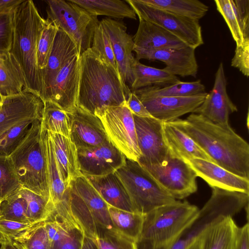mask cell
<instances>
[{"mask_svg":"<svg viewBox=\"0 0 249 249\" xmlns=\"http://www.w3.org/2000/svg\"><path fill=\"white\" fill-rule=\"evenodd\" d=\"M132 91L152 86L165 87L180 81L178 77L162 69L149 67L136 61L132 68Z\"/></svg>","mask_w":249,"mask_h":249,"instance_id":"obj_32","label":"cell"},{"mask_svg":"<svg viewBox=\"0 0 249 249\" xmlns=\"http://www.w3.org/2000/svg\"><path fill=\"white\" fill-rule=\"evenodd\" d=\"M9 156H0V201L7 199L21 188Z\"/></svg>","mask_w":249,"mask_h":249,"instance_id":"obj_39","label":"cell"},{"mask_svg":"<svg viewBox=\"0 0 249 249\" xmlns=\"http://www.w3.org/2000/svg\"><path fill=\"white\" fill-rule=\"evenodd\" d=\"M19 192L27 204V216L30 223L47 220L54 211L51 199L21 187Z\"/></svg>","mask_w":249,"mask_h":249,"instance_id":"obj_38","label":"cell"},{"mask_svg":"<svg viewBox=\"0 0 249 249\" xmlns=\"http://www.w3.org/2000/svg\"><path fill=\"white\" fill-rule=\"evenodd\" d=\"M35 120H28L19 122L8 128L0 136V156L10 155L26 136L32 123Z\"/></svg>","mask_w":249,"mask_h":249,"instance_id":"obj_41","label":"cell"},{"mask_svg":"<svg viewBox=\"0 0 249 249\" xmlns=\"http://www.w3.org/2000/svg\"><path fill=\"white\" fill-rule=\"evenodd\" d=\"M13 10L0 12V54L10 51L13 34Z\"/></svg>","mask_w":249,"mask_h":249,"instance_id":"obj_46","label":"cell"},{"mask_svg":"<svg viewBox=\"0 0 249 249\" xmlns=\"http://www.w3.org/2000/svg\"><path fill=\"white\" fill-rule=\"evenodd\" d=\"M72 184L98 230H114L110 220L107 204L85 177L80 175L72 182Z\"/></svg>","mask_w":249,"mask_h":249,"instance_id":"obj_23","label":"cell"},{"mask_svg":"<svg viewBox=\"0 0 249 249\" xmlns=\"http://www.w3.org/2000/svg\"><path fill=\"white\" fill-rule=\"evenodd\" d=\"M125 156L109 141L100 145L77 149L79 169L83 176H102L114 173Z\"/></svg>","mask_w":249,"mask_h":249,"instance_id":"obj_13","label":"cell"},{"mask_svg":"<svg viewBox=\"0 0 249 249\" xmlns=\"http://www.w3.org/2000/svg\"><path fill=\"white\" fill-rule=\"evenodd\" d=\"M3 97L0 95V103L2 102L3 100Z\"/></svg>","mask_w":249,"mask_h":249,"instance_id":"obj_55","label":"cell"},{"mask_svg":"<svg viewBox=\"0 0 249 249\" xmlns=\"http://www.w3.org/2000/svg\"><path fill=\"white\" fill-rule=\"evenodd\" d=\"M163 134L165 143L173 156L184 160L201 159L213 162L193 139L176 126L163 122Z\"/></svg>","mask_w":249,"mask_h":249,"instance_id":"obj_28","label":"cell"},{"mask_svg":"<svg viewBox=\"0 0 249 249\" xmlns=\"http://www.w3.org/2000/svg\"><path fill=\"white\" fill-rule=\"evenodd\" d=\"M207 94L187 97H137L154 118L164 123L193 113L203 103Z\"/></svg>","mask_w":249,"mask_h":249,"instance_id":"obj_18","label":"cell"},{"mask_svg":"<svg viewBox=\"0 0 249 249\" xmlns=\"http://www.w3.org/2000/svg\"><path fill=\"white\" fill-rule=\"evenodd\" d=\"M137 96L187 97L206 92L205 87L200 80L193 82L179 81L177 83L161 88L152 86L133 91Z\"/></svg>","mask_w":249,"mask_h":249,"instance_id":"obj_35","label":"cell"},{"mask_svg":"<svg viewBox=\"0 0 249 249\" xmlns=\"http://www.w3.org/2000/svg\"><path fill=\"white\" fill-rule=\"evenodd\" d=\"M46 152L50 199L54 207L63 201L69 190L62 181L57 165L52 140L48 132L41 129Z\"/></svg>","mask_w":249,"mask_h":249,"instance_id":"obj_33","label":"cell"},{"mask_svg":"<svg viewBox=\"0 0 249 249\" xmlns=\"http://www.w3.org/2000/svg\"><path fill=\"white\" fill-rule=\"evenodd\" d=\"M211 187L249 194V179L236 175L214 162L201 159L184 160Z\"/></svg>","mask_w":249,"mask_h":249,"instance_id":"obj_20","label":"cell"},{"mask_svg":"<svg viewBox=\"0 0 249 249\" xmlns=\"http://www.w3.org/2000/svg\"><path fill=\"white\" fill-rule=\"evenodd\" d=\"M181 240H182V239H181ZM182 241H183V240H182ZM183 242H184V241H183ZM184 243H185V242H184ZM185 244H186V243H185ZM186 245H187V244H186Z\"/></svg>","mask_w":249,"mask_h":249,"instance_id":"obj_56","label":"cell"},{"mask_svg":"<svg viewBox=\"0 0 249 249\" xmlns=\"http://www.w3.org/2000/svg\"><path fill=\"white\" fill-rule=\"evenodd\" d=\"M138 16L169 31L194 49L204 43L199 20L177 15L163 9L147 4L142 0H127Z\"/></svg>","mask_w":249,"mask_h":249,"instance_id":"obj_8","label":"cell"},{"mask_svg":"<svg viewBox=\"0 0 249 249\" xmlns=\"http://www.w3.org/2000/svg\"><path fill=\"white\" fill-rule=\"evenodd\" d=\"M84 176L107 205L135 212L124 184L115 172L102 176Z\"/></svg>","mask_w":249,"mask_h":249,"instance_id":"obj_26","label":"cell"},{"mask_svg":"<svg viewBox=\"0 0 249 249\" xmlns=\"http://www.w3.org/2000/svg\"><path fill=\"white\" fill-rule=\"evenodd\" d=\"M47 20L39 14L34 2L22 0L13 10V34L10 53L19 64L27 88L44 93L41 71L38 67L36 50Z\"/></svg>","mask_w":249,"mask_h":249,"instance_id":"obj_3","label":"cell"},{"mask_svg":"<svg viewBox=\"0 0 249 249\" xmlns=\"http://www.w3.org/2000/svg\"><path fill=\"white\" fill-rule=\"evenodd\" d=\"M80 56L71 58L60 70L47 101H50L66 112L77 107L80 80Z\"/></svg>","mask_w":249,"mask_h":249,"instance_id":"obj_19","label":"cell"},{"mask_svg":"<svg viewBox=\"0 0 249 249\" xmlns=\"http://www.w3.org/2000/svg\"><path fill=\"white\" fill-rule=\"evenodd\" d=\"M133 41L134 47L149 50L180 48L187 46L164 28L143 19H139Z\"/></svg>","mask_w":249,"mask_h":249,"instance_id":"obj_25","label":"cell"},{"mask_svg":"<svg viewBox=\"0 0 249 249\" xmlns=\"http://www.w3.org/2000/svg\"><path fill=\"white\" fill-rule=\"evenodd\" d=\"M1 203L0 201V204Z\"/></svg>","mask_w":249,"mask_h":249,"instance_id":"obj_57","label":"cell"},{"mask_svg":"<svg viewBox=\"0 0 249 249\" xmlns=\"http://www.w3.org/2000/svg\"><path fill=\"white\" fill-rule=\"evenodd\" d=\"M141 165L175 199H184L197 190V176L195 171L183 159L173 156L170 152L163 164Z\"/></svg>","mask_w":249,"mask_h":249,"instance_id":"obj_10","label":"cell"},{"mask_svg":"<svg viewBox=\"0 0 249 249\" xmlns=\"http://www.w3.org/2000/svg\"><path fill=\"white\" fill-rule=\"evenodd\" d=\"M46 2L47 19L71 38L79 55L91 48L94 31L99 23L97 17L70 0Z\"/></svg>","mask_w":249,"mask_h":249,"instance_id":"obj_7","label":"cell"},{"mask_svg":"<svg viewBox=\"0 0 249 249\" xmlns=\"http://www.w3.org/2000/svg\"><path fill=\"white\" fill-rule=\"evenodd\" d=\"M193 139L213 162L249 179V144L230 125L215 124L203 116L192 113L185 120L167 122Z\"/></svg>","mask_w":249,"mask_h":249,"instance_id":"obj_1","label":"cell"},{"mask_svg":"<svg viewBox=\"0 0 249 249\" xmlns=\"http://www.w3.org/2000/svg\"><path fill=\"white\" fill-rule=\"evenodd\" d=\"M202 233L197 237L187 249H202L203 245V236Z\"/></svg>","mask_w":249,"mask_h":249,"instance_id":"obj_54","label":"cell"},{"mask_svg":"<svg viewBox=\"0 0 249 249\" xmlns=\"http://www.w3.org/2000/svg\"><path fill=\"white\" fill-rule=\"evenodd\" d=\"M13 238L25 249H51L45 221L35 224Z\"/></svg>","mask_w":249,"mask_h":249,"instance_id":"obj_40","label":"cell"},{"mask_svg":"<svg viewBox=\"0 0 249 249\" xmlns=\"http://www.w3.org/2000/svg\"><path fill=\"white\" fill-rule=\"evenodd\" d=\"M22 187L50 198L41 120L34 121L9 156Z\"/></svg>","mask_w":249,"mask_h":249,"instance_id":"obj_5","label":"cell"},{"mask_svg":"<svg viewBox=\"0 0 249 249\" xmlns=\"http://www.w3.org/2000/svg\"><path fill=\"white\" fill-rule=\"evenodd\" d=\"M51 249H81L83 229L53 213L45 221Z\"/></svg>","mask_w":249,"mask_h":249,"instance_id":"obj_27","label":"cell"},{"mask_svg":"<svg viewBox=\"0 0 249 249\" xmlns=\"http://www.w3.org/2000/svg\"><path fill=\"white\" fill-rule=\"evenodd\" d=\"M41 129L70 138L69 119L67 112L52 101H45Z\"/></svg>","mask_w":249,"mask_h":249,"instance_id":"obj_37","label":"cell"},{"mask_svg":"<svg viewBox=\"0 0 249 249\" xmlns=\"http://www.w3.org/2000/svg\"><path fill=\"white\" fill-rule=\"evenodd\" d=\"M27 204L19 190L0 204V219L31 223L27 216Z\"/></svg>","mask_w":249,"mask_h":249,"instance_id":"obj_42","label":"cell"},{"mask_svg":"<svg viewBox=\"0 0 249 249\" xmlns=\"http://www.w3.org/2000/svg\"><path fill=\"white\" fill-rule=\"evenodd\" d=\"M217 10L226 22L236 46L249 40V0H215Z\"/></svg>","mask_w":249,"mask_h":249,"instance_id":"obj_22","label":"cell"},{"mask_svg":"<svg viewBox=\"0 0 249 249\" xmlns=\"http://www.w3.org/2000/svg\"><path fill=\"white\" fill-rule=\"evenodd\" d=\"M61 178L66 188L81 174L78 163L77 149L70 138L48 131Z\"/></svg>","mask_w":249,"mask_h":249,"instance_id":"obj_24","label":"cell"},{"mask_svg":"<svg viewBox=\"0 0 249 249\" xmlns=\"http://www.w3.org/2000/svg\"><path fill=\"white\" fill-rule=\"evenodd\" d=\"M90 14L122 19H136V15L126 0H70Z\"/></svg>","mask_w":249,"mask_h":249,"instance_id":"obj_31","label":"cell"},{"mask_svg":"<svg viewBox=\"0 0 249 249\" xmlns=\"http://www.w3.org/2000/svg\"><path fill=\"white\" fill-rule=\"evenodd\" d=\"M234 249H249V225L237 227Z\"/></svg>","mask_w":249,"mask_h":249,"instance_id":"obj_50","label":"cell"},{"mask_svg":"<svg viewBox=\"0 0 249 249\" xmlns=\"http://www.w3.org/2000/svg\"><path fill=\"white\" fill-rule=\"evenodd\" d=\"M91 48L119 72L110 41L100 21L94 31Z\"/></svg>","mask_w":249,"mask_h":249,"instance_id":"obj_45","label":"cell"},{"mask_svg":"<svg viewBox=\"0 0 249 249\" xmlns=\"http://www.w3.org/2000/svg\"><path fill=\"white\" fill-rule=\"evenodd\" d=\"M133 115L137 142L141 156L140 164H164L169 152L163 134V122L154 118Z\"/></svg>","mask_w":249,"mask_h":249,"instance_id":"obj_11","label":"cell"},{"mask_svg":"<svg viewBox=\"0 0 249 249\" xmlns=\"http://www.w3.org/2000/svg\"><path fill=\"white\" fill-rule=\"evenodd\" d=\"M101 120L109 141L128 159L137 161L141 156L133 115L125 104L106 107L95 115Z\"/></svg>","mask_w":249,"mask_h":249,"instance_id":"obj_9","label":"cell"},{"mask_svg":"<svg viewBox=\"0 0 249 249\" xmlns=\"http://www.w3.org/2000/svg\"><path fill=\"white\" fill-rule=\"evenodd\" d=\"M67 113L69 119L70 139L77 149L97 146L109 141L97 116L78 107Z\"/></svg>","mask_w":249,"mask_h":249,"instance_id":"obj_17","label":"cell"},{"mask_svg":"<svg viewBox=\"0 0 249 249\" xmlns=\"http://www.w3.org/2000/svg\"><path fill=\"white\" fill-rule=\"evenodd\" d=\"M0 249H25L13 237L0 232Z\"/></svg>","mask_w":249,"mask_h":249,"instance_id":"obj_51","label":"cell"},{"mask_svg":"<svg viewBox=\"0 0 249 249\" xmlns=\"http://www.w3.org/2000/svg\"><path fill=\"white\" fill-rule=\"evenodd\" d=\"M214 78L212 90L193 113L200 114L215 124H229L230 115L238 109L227 93V82L222 62L219 64Z\"/></svg>","mask_w":249,"mask_h":249,"instance_id":"obj_14","label":"cell"},{"mask_svg":"<svg viewBox=\"0 0 249 249\" xmlns=\"http://www.w3.org/2000/svg\"><path fill=\"white\" fill-rule=\"evenodd\" d=\"M36 223L0 219V232L14 238Z\"/></svg>","mask_w":249,"mask_h":249,"instance_id":"obj_48","label":"cell"},{"mask_svg":"<svg viewBox=\"0 0 249 249\" xmlns=\"http://www.w3.org/2000/svg\"><path fill=\"white\" fill-rule=\"evenodd\" d=\"M76 54L79 55L74 41L65 32L58 28L47 66L41 71L44 87L42 100L44 102L47 100L60 70L71 58Z\"/></svg>","mask_w":249,"mask_h":249,"instance_id":"obj_21","label":"cell"},{"mask_svg":"<svg viewBox=\"0 0 249 249\" xmlns=\"http://www.w3.org/2000/svg\"><path fill=\"white\" fill-rule=\"evenodd\" d=\"M44 102L29 88L3 97L0 103V136L12 125L28 120H42Z\"/></svg>","mask_w":249,"mask_h":249,"instance_id":"obj_12","label":"cell"},{"mask_svg":"<svg viewBox=\"0 0 249 249\" xmlns=\"http://www.w3.org/2000/svg\"><path fill=\"white\" fill-rule=\"evenodd\" d=\"M100 23L109 37L119 74L122 80L131 86L133 82L132 68L136 60L132 53L133 38L121 22L105 18Z\"/></svg>","mask_w":249,"mask_h":249,"instance_id":"obj_16","label":"cell"},{"mask_svg":"<svg viewBox=\"0 0 249 249\" xmlns=\"http://www.w3.org/2000/svg\"><path fill=\"white\" fill-rule=\"evenodd\" d=\"M199 210L187 201L177 200L153 210L145 214L138 243L154 249L169 248L196 220Z\"/></svg>","mask_w":249,"mask_h":249,"instance_id":"obj_4","label":"cell"},{"mask_svg":"<svg viewBox=\"0 0 249 249\" xmlns=\"http://www.w3.org/2000/svg\"><path fill=\"white\" fill-rule=\"evenodd\" d=\"M125 105L134 115L143 118H153L133 91H131L126 99Z\"/></svg>","mask_w":249,"mask_h":249,"instance_id":"obj_49","label":"cell"},{"mask_svg":"<svg viewBox=\"0 0 249 249\" xmlns=\"http://www.w3.org/2000/svg\"><path fill=\"white\" fill-rule=\"evenodd\" d=\"M237 226L232 217L212 225L203 232L202 249H234Z\"/></svg>","mask_w":249,"mask_h":249,"instance_id":"obj_30","label":"cell"},{"mask_svg":"<svg viewBox=\"0 0 249 249\" xmlns=\"http://www.w3.org/2000/svg\"><path fill=\"white\" fill-rule=\"evenodd\" d=\"M113 229L138 243L142 231L145 214L131 212L108 205Z\"/></svg>","mask_w":249,"mask_h":249,"instance_id":"obj_34","label":"cell"},{"mask_svg":"<svg viewBox=\"0 0 249 249\" xmlns=\"http://www.w3.org/2000/svg\"><path fill=\"white\" fill-rule=\"evenodd\" d=\"M115 173L124 184L135 212L146 214L176 200L137 161L125 157L123 165Z\"/></svg>","mask_w":249,"mask_h":249,"instance_id":"obj_6","label":"cell"},{"mask_svg":"<svg viewBox=\"0 0 249 249\" xmlns=\"http://www.w3.org/2000/svg\"><path fill=\"white\" fill-rule=\"evenodd\" d=\"M91 239L97 249H138V243L115 230H100Z\"/></svg>","mask_w":249,"mask_h":249,"instance_id":"obj_43","label":"cell"},{"mask_svg":"<svg viewBox=\"0 0 249 249\" xmlns=\"http://www.w3.org/2000/svg\"><path fill=\"white\" fill-rule=\"evenodd\" d=\"M142 2L172 14L199 20L209 7L198 0H142Z\"/></svg>","mask_w":249,"mask_h":249,"instance_id":"obj_36","label":"cell"},{"mask_svg":"<svg viewBox=\"0 0 249 249\" xmlns=\"http://www.w3.org/2000/svg\"><path fill=\"white\" fill-rule=\"evenodd\" d=\"M39 39L36 60L39 69L42 71L47 66L53 46L58 28L48 19Z\"/></svg>","mask_w":249,"mask_h":249,"instance_id":"obj_44","label":"cell"},{"mask_svg":"<svg viewBox=\"0 0 249 249\" xmlns=\"http://www.w3.org/2000/svg\"><path fill=\"white\" fill-rule=\"evenodd\" d=\"M23 0H0V12L13 10Z\"/></svg>","mask_w":249,"mask_h":249,"instance_id":"obj_52","label":"cell"},{"mask_svg":"<svg viewBox=\"0 0 249 249\" xmlns=\"http://www.w3.org/2000/svg\"><path fill=\"white\" fill-rule=\"evenodd\" d=\"M81 249H97L93 240L84 233Z\"/></svg>","mask_w":249,"mask_h":249,"instance_id":"obj_53","label":"cell"},{"mask_svg":"<svg viewBox=\"0 0 249 249\" xmlns=\"http://www.w3.org/2000/svg\"><path fill=\"white\" fill-rule=\"evenodd\" d=\"M131 92L119 72L91 48L81 54L77 107L95 115L125 104Z\"/></svg>","mask_w":249,"mask_h":249,"instance_id":"obj_2","label":"cell"},{"mask_svg":"<svg viewBox=\"0 0 249 249\" xmlns=\"http://www.w3.org/2000/svg\"><path fill=\"white\" fill-rule=\"evenodd\" d=\"M195 49L186 46L180 48L156 50H146L134 47L136 59L159 60L166 67L163 69L174 75L182 77L196 76L198 66L195 54Z\"/></svg>","mask_w":249,"mask_h":249,"instance_id":"obj_15","label":"cell"},{"mask_svg":"<svg viewBox=\"0 0 249 249\" xmlns=\"http://www.w3.org/2000/svg\"><path fill=\"white\" fill-rule=\"evenodd\" d=\"M231 65L238 69L245 76H249V40H245L240 45L236 46Z\"/></svg>","mask_w":249,"mask_h":249,"instance_id":"obj_47","label":"cell"},{"mask_svg":"<svg viewBox=\"0 0 249 249\" xmlns=\"http://www.w3.org/2000/svg\"><path fill=\"white\" fill-rule=\"evenodd\" d=\"M27 88L22 70L10 53L0 54V95L18 94Z\"/></svg>","mask_w":249,"mask_h":249,"instance_id":"obj_29","label":"cell"}]
</instances>
